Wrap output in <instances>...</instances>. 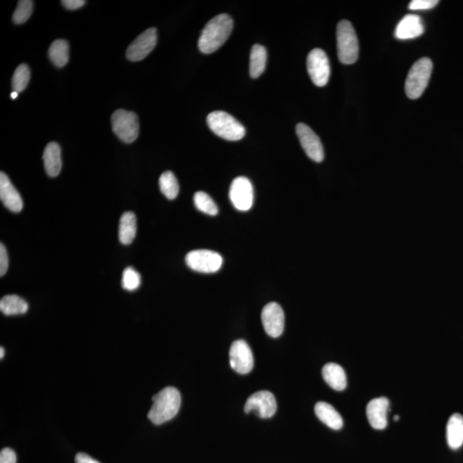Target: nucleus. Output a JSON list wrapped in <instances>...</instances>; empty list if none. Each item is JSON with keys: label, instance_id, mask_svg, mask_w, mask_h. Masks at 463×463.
I'll list each match as a JSON object with an SVG mask.
<instances>
[{"label": "nucleus", "instance_id": "f257e3e1", "mask_svg": "<svg viewBox=\"0 0 463 463\" xmlns=\"http://www.w3.org/2000/svg\"><path fill=\"white\" fill-rule=\"evenodd\" d=\"M234 21L227 14L214 17L206 24L198 40V48L205 55L215 53L229 38Z\"/></svg>", "mask_w": 463, "mask_h": 463}, {"label": "nucleus", "instance_id": "f03ea898", "mask_svg": "<svg viewBox=\"0 0 463 463\" xmlns=\"http://www.w3.org/2000/svg\"><path fill=\"white\" fill-rule=\"evenodd\" d=\"M153 405L149 412L148 418L155 425L169 422L179 412L181 405V395L179 390L173 387H167L153 397Z\"/></svg>", "mask_w": 463, "mask_h": 463}, {"label": "nucleus", "instance_id": "7ed1b4c3", "mask_svg": "<svg viewBox=\"0 0 463 463\" xmlns=\"http://www.w3.org/2000/svg\"><path fill=\"white\" fill-rule=\"evenodd\" d=\"M337 55L340 62L352 65L357 62L359 41L354 27L348 20L339 22L337 28Z\"/></svg>", "mask_w": 463, "mask_h": 463}, {"label": "nucleus", "instance_id": "20e7f679", "mask_svg": "<svg viewBox=\"0 0 463 463\" xmlns=\"http://www.w3.org/2000/svg\"><path fill=\"white\" fill-rule=\"evenodd\" d=\"M207 124L214 133L226 140L238 141L245 135L243 124L226 112L210 113L207 117Z\"/></svg>", "mask_w": 463, "mask_h": 463}, {"label": "nucleus", "instance_id": "39448f33", "mask_svg": "<svg viewBox=\"0 0 463 463\" xmlns=\"http://www.w3.org/2000/svg\"><path fill=\"white\" fill-rule=\"evenodd\" d=\"M433 68V62L429 58L419 59L413 65L405 83L406 94L409 99L415 100L422 96L428 85Z\"/></svg>", "mask_w": 463, "mask_h": 463}, {"label": "nucleus", "instance_id": "423d86ee", "mask_svg": "<svg viewBox=\"0 0 463 463\" xmlns=\"http://www.w3.org/2000/svg\"><path fill=\"white\" fill-rule=\"evenodd\" d=\"M113 133L126 144H131L139 135V120L136 113L120 109L113 113Z\"/></svg>", "mask_w": 463, "mask_h": 463}, {"label": "nucleus", "instance_id": "0eeeda50", "mask_svg": "<svg viewBox=\"0 0 463 463\" xmlns=\"http://www.w3.org/2000/svg\"><path fill=\"white\" fill-rule=\"evenodd\" d=\"M185 263L189 268L200 273H215L222 268L223 256L216 252L195 250L185 256Z\"/></svg>", "mask_w": 463, "mask_h": 463}, {"label": "nucleus", "instance_id": "6e6552de", "mask_svg": "<svg viewBox=\"0 0 463 463\" xmlns=\"http://www.w3.org/2000/svg\"><path fill=\"white\" fill-rule=\"evenodd\" d=\"M306 64L312 83L318 87L325 86L330 76V62L325 52L320 48L312 50L309 53Z\"/></svg>", "mask_w": 463, "mask_h": 463}, {"label": "nucleus", "instance_id": "1a4fd4ad", "mask_svg": "<svg viewBox=\"0 0 463 463\" xmlns=\"http://www.w3.org/2000/svg\"><path fill=\"white\" fill-rule=\"evenodd\" d=\"M229 198L234 207L240 211H248L254 205V187L247 178L240 176L232 182Z\"/></svg>", "mask_w": 463, "mask_h": 463}, {"label": "nucleus", "instance_id": "9d476101", "mask_svg": "<svg viewBox=\"0 0 463 463\" xmlns=\"http://www.w3.org/2000/svg\"><path fill=\"white\" fill-rule=\"evenodd\" d=\"M277 404L275 397L268 390H262L252 395L245 406L247 414L255 413L262 419H269L276 414Z\"/></svg>", "mask_w": 463, "mask_h": 463}, {"label": "nucleus", "instance_id": "9b49d317", "mask_svg": "<svg viewBox=\"0 0 463 463\" xmlns=\"http://www.w3.org/2000/svg\"><path fill=\"white\" fill-rule=\"evenodd\" d=\"M230 366L235 372L248 374L254 369V359L252 349L244 340L235 341L229 351Z\"/></svg>", "mask_w": 463, "mask_h": 463}, {"label": "nucleus", "instance_id": "f8f14e48", "mask_svg": "<svg viewBox=\"0 0 463 463\" xmlns=\"http://www.w3.org/2000/svg\"><path fill=\"white\" fill-rule=\"evenodd\" d=\"M158 44V31L151 28L145 30L129 46L126 51L127 59L133 62L144 59Z\"/></svg>", "mask_w": 463, "mask_h": 463}, {"label": "nucleus", "instance_id": "ddd939ff", "mask_svg": "<svg viewBox=\"0 0 463 463\" xmlns=\"http://www.w3.org/2000/svg\"><path fill=\"white\" fill-rule=\"evenodd\" d=\"M296 133L305 154L316 162H321L324 158L323 147L320 138L311 128L304 123L298 124Z\"/></svg>", "mask_w": 463, "mask_h": 463}, {"label": "nucleus", "instance_id": "4468645a", "mask_svg": "<svg viewBox=\"0 0 463 463\" xmlns=\"http://www.w3.org/2000/svg\"><path fill=\"white\" fill-rule=\"evenodd\" d=\"M262 322L270 337H281L285 327V315L281 306L275 302L266 305L262 312Z\"/></svg>", "mask_w": 463, "mask_h": 463}, {"label": "nucleus", "instance_id": "2eb2a0df", "mask_svg": "<svg viewBox=\"0 0 463 463\" xmlns=\"http://www.w3.org/2000/svg\"><path fill=\"white\" fill-rule=\"evenodd\" d=\"M390 401L386 397H379L370 401L366 408L370 425L376 430H384L388 425L387 414Z\"/></svg>", "mask_w": 463, "mask_h": 463}, {"label": "nucleus", "instance_id": "dca6fc26", "mask_svg": "<svg viewBox=\"0 0 463 463\" xmlns=\"http://www.w3.org/2000/svg\"><path fill=\"white\" fill-rule=\"evenodd\" d=\"M0 199L10 211L19 213L23 208V201L19 192L6 173H0Z\"/></svg>", "mask_w": 463, "mask_h": 463}, {"label": "nucleus", "instance_id": "f3484780", "mask_svg": "<svg viewBox=\"0 0 463 463\" xmlns=\"http://www.w3.org/2000/svg\"><path fill=\"white\" fill-rule=\"evenodd\" d=\"M425 28L419 16L409 14L405 16L397 24L395 37L399 40H409L423 35Z\"/></svg>", "mask_w": 463, "mask_h": 463}, {"label": "nucleus", "instance_id": "a211bd4d", "mask_svg": "<svg viewBox=\"0 0 463 463\" xmlns=\"http://www.w3.org/2000/svg\"><path fill=\"white\" fill-rule=\"evenodd\" d=\"M46 173L50 177L58 176L62 169V149L57 142H49L44 153Z\"/></svg>", "mask_w": 463, "mask_h": 463}, {"label": "nucleus", "instance_id": "6ab92c4d", "mask_svg": "<svg viewBox=\"0 0 463 463\" xmlns=\"http://www.w3.org/2000/svg\"><path fill=\"white\" fill-rule=\"evenodd\" d=\"M315 414L330 428L336 431L343 428V418L336 408L330 404L324 401L318 402L315 406Z\"/></svg>", "mask_w": 463, "mask_h": 463}, {"label": "nucleus", "instance_id": "aec40b11", "mask_svg": "<svg viewBox=\"0 0 463 463\" xmlns=\"http://www.w3.org/2000/svg\"><path fill=\"white\" fill-rule=\"evenodd\" d=\"M322 373L324 381L333 390L341 391L346 389L347 376L341 366L336 364V363H329V364L323 366Z\"/></svg>", "mask_w": 463, "mask_h": 463}, {"label": "nucleus", "instance_id": "412c9836", "mask_svg": "<svg viewBox=\"0 0 463 463\" xmlns=\"http://www.w3.org/2000/svg\"><path fill=\"white\" fill-rule=\"evenodd\" d=\"M448 446L452 450H457L463 444V416L455 414L448 419L446 428Z\"/></svg>", "mask_w": 463, "mask_h": 463}, {"label": "nucleus", "instance_id": "4be33fe9", "mask_svg": "<svg viewBox=\"0 0 463 463\" xmlns=\"http://www.w3.org/2000/svg\"><path fill=\"white\" fill-rule=\"evenodd\" d=\"M137 234V218L133 212L124 213L120 220L119 237L123 245L133 243Z\"/></svg>", "mask_w": 463, "mask_h": 463}, {"label": "nucleus", "instance_id": "5701e85b", "mask_svg": "<svg viewBox=\"0 0 463 463\" xmlns=\"http://www.w3.org/2000/svg\"><path fill=\"white\" fill-rule=\"evenodd\" d=\"M28 310V303L17 295H6L0 301V311L6 316L24 314Z\"/></svg>", "mask_w": 463, "mask_h": 463}, {"label": "nucleus", "instance_id": "b1692460", "mask_svg": "<svg viewBox=\"0 0 463 463\" xmlns=\"http://www.w3.org/2000/svg\"><path fill=\"white\" fill-rule=\"evenodd\" d=\"M267 51L265 46L256 44L252 46L250 55V75L258 78L266 68Z\"/></svg>", "mask_w": 463, "mask_h": 463}, {"label": "nucleus", "instance_id": "393cba45", "mask_svg": "<svg viewBox=\"0 0 463 463\" xmlns=\"http://www.w3.org/2000/svg\"><path fill=\"white\" fill-rule=\"evenodd\" d=\"M48 56L53 65L63 67L69 62V44L65 40H56L50 46Z\"/></svg>", "mask_w": 463, "mask_h": 463}, {"label": "nucleus", "instance_id": "a878e982", "mask_svg": "<svg viewBox=\"0 0 463 463\" xmlns=\"http://www.w3.org/2000/svg\"><path fill=\"white\" fill-rule=\"evenodd\" d=\"M159 185L161 191L167 198L173 200V199H176L178 197L180 191V185L178 183L176 176L171 171H167V172L162 174L161 177H160Z\"/></svg>", "mask_w": 463, "mask_h": 463}, {"label": "nucleus", "instance_id": "bb28decb", "mask_svg": "<svg viewBox=\"0 0 463 463\" xmlns=\"http://www.w3.org/2000/svg\"><path fill=\"white\" fill-rule=\"evenodd\" d=\"M194 204L196 208L201 212L209 216H216L218 214V208L211 197L204 191L196 192L194 195Z\"/></svg>", "mask_w": 463, "mask_h": 463}, {"label": "nucleus", "instance_id": "cd10ccee", "mask_svg": "<svg viewBox=\"0 0 463 463\" xmlns=\"http://www.w3.org/2000/svg\"><path fill=\"white\" fill-rule=\"evenodd\" d=\"M30 79V70L27 65L22 64L14 73L12 77L13 91L22 92L27 88Z\"/></svg>", "mask_w": 463, "mask_h": 463}, {"label": "nucleus", "instance_id": "c85d7f7f", "mask_svg": "<svg viewBox=\"0 0 463 463\" xmlns=\"http://www.w3.org/2000/svg\"><path fill=\"white\" fill-rule=\"evenodd\" d=\"M34 2L30 0H21L17 5L12 20L16 24H22L30 19L33 12Z\"/></svg>", "mask_w": 463, "mask_h": 463}, {"label": "nucleus", "instance_id": "c756f323", "mask_svg": "<svg viewBox=\"0 0 463 463\" xmlns=\"http://www.w3.org/2000/svg\"><path fill=\"white\" fill-rule=\"evenodd\" d=\"M141 285V276L137 270L128 267L124 270L122 276V287L127 291L137 290Z\"/></svg>", "mask_w": 463, "mask_h": 463}, {"label": "nucleus", "instance_id": "7c9ffc66", "mask_svg": "<svg viewBox=\"0 0 463 463\" xmlns=\"http://www.w3.org/2000/svg\"><path fill=\"white\" fill-rule=\"evenodd\" d=\"M437 3H439L437 0H412L408 7L412 10H430L435 7Z\"/></svg>", "mask_w": 463, "mask_h": 463}, {"label": "nucleus", "instance_id": "2f4dec72", "mask_svg": "<svg viewBox=\"0 0 463 463\" xmlns=\"http://www.w3.org/2000/svg\"><path fill=\"white\" fill-rule=\"evenodd\" d=\"M9 267V256L3 243L0 245V276L6 275Z\"/></svg>", "mask_w": 463, "mask_h": 463}, {"label": "nucleus", "instance_id": "473e14b6", "mask_svg": "<svg viewBox=\"0 0 463 463\" xmlns=\"http://www.w3.org/2000/svg\"><path fill=\"white\" fill-rule=\"evenodd\" d=\"M0 463H17L15 451L10 448H3L0 453Z\"/></svg>", "mask_w": 463, "mask_h": 463}, {"label": "nucleus", "instance_id": "72a5a7b5", "mask_svg": "<svg viewBox=\"0 0 463 463\" xmlns=\"http://www.w3.org/2000/svg\"><path fill=\"white\" fill-rule=\"evenodd\" d=\"M62 5L68 10H77L85 5L84 0H63Z\"/></svg>", "mask_w": 463, "mask_h": 463}, {"label": "nucleus", "instance_id": "f704fd0d", "mask_svg": "<svg viewBox=\"0 0 463 463\" xmlns=\"http://www.w3.org/2000/svg\"><path fill=\"white\" fill-rule=\"evenodd\" d=\"M76 463H100L85 453H78L75 457Z\"/></svg>", "mask_w": 463, "mask_h": 463}, {"label": "nucleus", "instance_id": "c9c22d12", "mask_svg": "<svg viewBox=\"0 0 463 463\" xmlns=\"http://www.w3.org/2000/svg\"><path fill=\"white\" fill-rule=\"evenodd\" d=\"M17 96H19V93L16 91H13L12 94H10V97H12V100L17 98Z\"/></svg>", "mask_w": 463, "mask_h": 463}, {"label": "nucleus", "instance_id": "e433bc0d", "mask_svg": "<svg viewBox=\"0 0 463 463\" xmlns=\"http://www.w3.org/2000/svg\"><path fill=\"white\" fill-rule=\"evenodd\" d=\"M3 355H5V349L1 348H0V359H3Z\"/></svg>", "mask_w": 463, "mask_h": 463}, {"label": "nucleus", "instance_id": "4c0bfd02", "mask_svg": "<svg viewBox=\"0 0 463 463\" xmlns=\"http://www.w3.org/2000/svg\"><path fill=\"white\" fill-rule=\"evenodd\" d=\"M399 419H400V417H399L398 415H395L394 416L395 422H398Z\"/></svg>", "mask_w": 463, "mask_h": 463}]
</instances>
